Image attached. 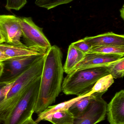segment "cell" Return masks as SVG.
I'll list each match as a JSON object with an SVG mask.
<instances>
[{
    "instance_id": "obj_25",
    "label": "cell",
    "mask_w": 124,
    "mask_h": 124,
    "mask_svg": "<svg viewBox=\"0 0 124 124\" xmlns=\"http://www.w3.org/2000/svg\"><path fill=\"white\" fill-rule=\"evenodd\" d=\"M9 60H10L9 58L0 51V62H3Z\"/></svg>"
},
{
    "instance_id": "obj_22",
    "label": "cell",
    "mask_w": 124,
    "mask_h": 124,
    "mask_svg": "<svg viewBox=\"0 0 124 124\" xmlns=\"http://www.w3.org/2000/svg\"><path fill=\"white\" fill-rule=\"evenodd\" d=\"M71 44L76 48L85 54H88L92 47L91 45L86 42L83 39Z\"/></svg>"
},
{
    "instance_id": "obj_16",
    "label": "cell",
    "mask_w": 124,
    "mask_h": 124,
    "mask_svg": "<svg viewBox=\"0 0 124 124\" xmlns=\"http://www.w3.org/2000/svg\"><path fill=\"white\" fill-rule=\"evenodd\" d=\"M74 118L68 110H63L48 115L43 121H47L53 124H73Z\"/></svg>"
},
{
    "instance_id": "obj_17",
    "label": "cell",
    "mask_w": 124,
    "mask_h": 124,
    "mask_svg": "<svg viewBox=\"0 0 124 124\" xmlns=\"http://www.w3.org/2000/svg\"><path fill=\"white\" fill-rule=\"evenodd\" d=\"M114 83V79L111 74L101 77L96 82L92 89V93H105L108 88Z\"/></svg>"
},
{
    "instance_id": "obj_24",
    "label": "cell",
    "mask_w": 124,
    "mask_h": 124,
    "mask_svg": "<svg viewBox=\"0 0 124 124\" xmlns=\"http://www.w3.org/2000/svg\"><path fill=\"white\" fill-rule=\"evenodd\" d=\"M33 115L29 116L24 122L22 124H39V123L36 122L35 121L33 120Z\"/></svg>"
},
{
    "instance_id": "obj_19",
    "label": "cell",
    "mask_w": 124,
    "mask_h": 124,
    "mask_svg": "<svg viewBox=\"0 0 124 124\" xmlns=\"http://www.w3.org/2000/svg\"><path fill=\"white\" fill-rule=\"evenodd\" d=\"M90 53H100L104 54L124 55V46H95L91 47L88 54Z\"/></svg>"
},
{
    "instance_id": "obj_5",
    "label": "cell",
    "mask_w": 124,
    "mask_h": 124,
    "mask_svg": "<svg viewBox=\"0 0 124 124\" xmlns=\"http://www.w3.org/2000/svg\"><path fill=\"white\" fill-rule=\"evenodd\" d=\"M20 23L25 45L46 53L52 46L43 28L36 25L31 17H20Z\"/></svg>"
},
{
    "instance_id": "obj_15",
    "label": "cell",
    "mask_w": 124,
    "mask_h": 124,
    "mask_svg": "<svg viewBox=\"0 0 124 124\" xmlns=\"http://www.w3.org/2000/svg\"><path fill=\"white\" fill-rule=\"evenodd\" d=\"M103 93H94L90 95L83 97L74 103L68 109L74 117L81 115L85 110L92 100L95 98L102 97Z\"/></svg>"
},
{
    "instance_id": "obj_11",
    "label": "cell",
    "mask_w": 124,
    "mask_h": 124,
    "mask_svg": "<svg viewBox=\"0 0 124 124\" xmlns=\"http://www.w3.org/2000/svg\"><path fill=\"white\" fill-rule=\"evenodd\" d=\"M92 46H124V35H118L113 32H108L91 37L83 39Z\"/></svg>"
},
{
    "instance_id": "obj_4",
    "label": "cell",
    "mask_w": 124,
    "mask_h": 124,
    "mask_svg": "<svg viewBox=\"0 0 124 124\" xmlns=\"http://www.w3.org/2000/svg\"><path fill=\"white\" fill-rule=\"evenodd\" d=\"M41 78L29 87L3 124H22L33 114Z\"/></svg>"
},
{
    "instance_id": "obj_10",
    "label": "cell",
    "mask_w": 124,
    "mask_h": 124,
    "mask_svg": "<svg viewBox=\"0 0 124 124\" xmlns=\"http://www.w3.org/2000/svg\"><path fill=\"white\" fill-rule=\"evenodd\" d=\"M0 51L10 60L31 56H41L46 53L26 45L15 46L6 43L0 44Z\"/></svg>"
},
{
    "instance_id": "obj_23",
    "label": "cell",
    "mask_w": 124,
    "mask_h": 124,
    "mask_svg": "<svg viewBox=\"0 0 124 124\" xmlns=\"http://www.w3.org/2000/svg\"><path fill=\"white\" fill-rule=\"evenodd\" d=\"M15 78L8 81L0 82V100L4 98L7 93L14 84Z\"/></svg>"
},
{
    "instance_id": "obj_3",
    "label": "cell",
    "mask_w": 124,
    "mask_h": 124,
    "mask_svg": "<svg viewBox=\"0 0 124 124\" xmlns=\"http://www.w3.org/2000/svg\"><path fill=\"white\" fill-rule=\"evenodd\" d=\"M108 74L105 67L90 68L71 71L63 81L62 91L66 95L83 96L91 91L100 78Z\"/></svg>"
},
{
    "instance_id": "obj_6",
    "label": "cell",
    "mask_w": 124,
    "mask_h": 124,
    "mask_svg": "<svg viewBox=\"0 0 124 124\" xmlns=\"http://www.w3.org/2000/svg\"><path fill=\"white\" fill-rule=\"evenodd\" d=\"M107 103L102 97L95 98L83 113L74 117L73 124H96L105 120Z\"/></svg>"
},
{
    "instance_id": "obj_27",
    "label": "cell",
    "mask_w": 124,
    "mask_h": 124,
    "mask_svg": "<svg viewBox=\"0 0 124 124\" xmlns=\"http://www.w3.org/2000/svg\"><path fill=\"white\" fill-rule=\"evenodd\" d=\"M1 100H0V101Z\"/></svg>"
},
{
    "instance_id": "obj_14",
    "label": "cell",
    "mask_w": 124,
    "mask_h": 124,
    "mask_svg": "<svg viewBox=\"0 0 124 124\" xmlns=\"http://www.w3.org/2000/svg\"><path fill=\"white\" fill-rule=\"evenodd\" d=\"M92 93H93L91 91L89 93L83 96L76 97L70 100L55 105L50 106L47 108H46L44 111L38 114V118L35 121L36 122L39 123L41 121H43V119L45 117L50 114H51L59 111L62 110H68L71 106H72L74 103L75 102L82 98L87 95H91Z\"/></svg>"
},
{
    "instance_id": "obj_1",
    "label": "cell",
    "mask_w": 124,
    "mask_h": 124,
    "mask_svg": "<svg viewBox=\"0 0 124 124\" xmlns=\"http://www.w3.org/2000/svg\"><path fill=\"white\" fill-rule=\"evenodd\" d=\"M62 59V51L57 46H52L45 54L34 113L39 114L55 102L61 92L64 72Z\"/></svg>"
},
{
    "instance_id": "obj_21",
    "label": "cell",
    "mask_w": 124,
    "mask_h": 124,
    "mask_svg": "<svg viewBox=\"0 0 124 124\" xmlns=\"http://www.w3.org/2000/svg\"><path fill=\"white\" fill-rule=\"evenodd\" d=\"M27 3V0H7L5 8L8 10L19 11Z\"/></svg>"
},
{
    "instance_id": "obj_7",
    "label": "cell",
    "mask_w": 124,
    "mask_h": 124,
    "mask_svg": "<svg viewBox=\"0 0 124 124\" xmlns=\"http://www.w3.org/2000/svg\"><path fill=\"white\" fill-rule=\"evenodd\" d=\"M0 32L6 43L15 46L24 45L20 41L22 36L20 17L15 15H0Z\"/></svg>"
},
{
    "instance_id": "obj_9",
    "label": "cell",
    "mask_w": 124,
    "mask_h": 124,
    "mask_svg": "<svg viewBox=\"0 0 124 124\" xmlns=\"http://www.w3.org/2000/svg\"><path fill=\"white\" fill-rule=\"evenodd\" d=\"M106 114L110 124H124V90L116 93L107 104Z\"/></svg>"
},
{
    "instance_id": "obj_8",
    "label": "cell",
    "mask_w": 124,
    "mask_h": 124,
    "mask_svg": "<svg viewBox=\"0 0 124 124\" xmlns=\"http://www.w3.org/2000/svg\"><path fill=\"white\" fill-rule=\"evenodd\" d=\"M124 57V55L119 54H104L100 53L87 54L83 60L71 71L90 68L105 67L110 63Z\"/></svg>"
},
{
    "instance_id": "obj_26",
    "label": "cell",
    "mask_w": 124,
    "mask_h": 124,
    "mask_svg": "<svg viewBox=\"0 0 124 124\" xmlns=\"http://www.w3.org/2000/svg\"><path fill=\"white\" fill-rule=\"evenodd\" d=\"M4 64L3 62H0V77L2 76L4 72Z\"/></svg>"
},
{
    "instance_id": "obj_2",
    "label": "cell",
    "mask_w": 124,
    "mask_h": 124,
    "mask_svg": "<svg viewBox=\"0 0 124 124\" xmlns=\"http://www.w3.org/2000/svg\"><path fill=\"white\" fill-rule=\"evenodd\" d=\"M45 54L39 56L29 67L14 77V84L0 101V123L6 120L29 87L41 77Z\"/></svg>"
},
{
    "instance_id": "obj_12",
    "label": "cell",
    "mask_w": 124,
    "mask_h": 124,
    "mask_svg": "<svg viewBox=\"0 0 124 124\" xmlns=\"http://www.w3.org/2000/svg\"><path fill=\"white\" fill-rule=\"evenodd\" d=\"M39 56H28L4 62L8 65L11 75L15 77L29 67Z\"/></svg>"
},
{
    "instance_id": "obj_13",
    "label": "cell",
    "mask_w": 124,
    "mask_h": 124,
    "mask_svg": "<svg viewBox=\"0 0 124 124\" xmlns=\"http://www.w3.org/2000/svg\"><path fill=\"white\" fill-rule=\"evenodd\" d=\"M86 54L71 44L68 47L67 59L63 66L64 72L67 74L70 73L83 60Z\"/></svg>"
},
{
    "instance_id": "obj_20",
    "label": "cell",
    "mask_w": 124,
    "mask_h": 124,
    "mask_svg": "<svg viewBox=\"0 0 124 124\" xmlns=\"http://www.w3.org/2000/svg\"><path fill=\"white\" fill-rule=\"evenodd\" d=\"M74 0H36L35 4L36 6L45 8L47 10L55 8L62 4L70 3Z\"/></svg>"
},
{
    "instance_id": "obj_18",
    "label": "cell",
    "mask_w": 124,
    "mask_h": 124,
    "mask_svg": "<svg viewBox=\"0 0 124 124\" xmlns=\"http://www.w3.org/2000/svg\"><path fill=\"white\" fill-rule=\"evenodd\" d=\"M105 68L114 78H123L124 75V57L110 63Z\"/></svg>"
}]
</instances>
